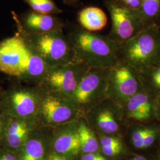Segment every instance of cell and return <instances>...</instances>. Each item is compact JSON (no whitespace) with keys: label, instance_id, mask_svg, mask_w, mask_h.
<instances>
[{"label":"cell","instance_id":"cell-1","mask_svg":"<svg viewBox=\"0 0 160 160\" xmlns=\"http://www.w3.org/2000/svg\"><path fill=\"white\" fill-rule=\"evenodd\" d=\"M49 68L16 33L0 43V71L18 82L39 85Z\"/></svg>","mask_w":160,"mask_h":160},{"label":"cell","instance_id":"cell-2","mask_svg":"<svg viewBox=\"0 0 160 160\" xmlns=\"http://www.w3.org/2000/svg\"><path fill=\"white\" fill-rule=\"evenodd\" d=\"M75 59L90 68H110L119 62V45L108 35L87 31L71 24L66 34Z\"/></svg>","mask_w":160,"mask_h":160},{"label":"cell","instance_id":"cell-3","mask_svg":"<svg viewBox=\"0 0 160 160\" xmlns=\"http://www.w3.org/2000/svg\"><path fill=\"white\" fill-rule=\"evenodd\" d=\"M12 18L17 32L26 45L34 52L49 67H55L76 61L72 47L63 30L46 33H32L19 23L14 12Z\"/></svg>","mask_w":160,"mask_h":160},{"label":"cell","instance_id":"cell-4","mask_svg":"<svg viewBox=\"0 0 160 160\" xmlns=\"http://www.w3.org/2000/svg\"><path fill=\"white\" fill-rule=\"evenodd\" d=\"M119 61L139 71L160 63V24H152L119 46Z\"/></svg>","mask_w":160,"mask_h":160},{"label":"cell","instance_id":"cell-5","mask_svg":"<svg viewBox=\"0 0 160 160\" xmlns=\"http://www.w3.org/2000/svg\"><path fill=\"white\" fill-rule=\"evenodd\" d=\"M40 96V86L23 85L18 82L0 90V108L9 116L36 120Z\"/></svg>","mask_w":160,"mask_h":160},{"label":"cell","instance_id":"cell-6","mask_svg":"<svg viewBox=\"0 0 160 160\" xmlns=\"http://www.w3.org/2000/svg\"><path fill=\"white\" fill-rule=\"evenodd\" d=\"M40 87V105L36 117L39 125L53 128L82 117L70 98Z\"/></svg>","mask_w":160,"mask_h":160},{"label":"cell","instance_id":"cell-7","mask_svg":"<svg viewBox=\"0 0 160 160\" xmlns=\"http://www.w3.org/2000/svg\"><path fill=\"white\" fill-rule=\"evenodd\" d=\"M110 69L90 68L71 96L70 98L82 117L108 98Z\"/></svg>","mask_w":160,"mask_h":160},{"label":"cell","instance_id":"cell-8","mask_svg":"<svg viewBox=\"0 0 160 160\" xmlns=\"http://www.w3.org/2000/svg\"><path fill=\"white\" fill-rule=\"evenodd\" d=\"M143 90L140 72L136 68L120 61L110 68L107 97L114 103L123 108L131 97Z\"/></svg>","mask_w":160,"mask_h":160},{"label":"cell","instance_id":"cell-9","mask_svg":"<svg viewBox=\"0 0 160 160\" xmlns=\"http://www.w3.org/2000/svg\"><path fill=\"white\" fill-rule=\"evenodd\" d=\"M112 20L109 37L119 46L138 34L147 26L139 10H131L118 0H102Z\"/></svg>","mask_w":160,"mask_h":160},{"label":"cell","instance_id":"cell-10","mask_svg":"<svg viewBox=\"0 0 160 160\" xmlns=\"http://www.w3.org/2000/svg\"><path fill=\"white\" fill-rule=\"evenodd\" d=\"M89 69L78 61L50 67L39 86L71 98Z\"/></svg>","mask_w":160,"mask_h":160},{"label":"cell","instance_id":"cell-11","mask_svg":"<svg viewBox=\"0 0 160 160\" xmlns=\"http://www.w3.org/2000/svg\"><path fill=\"white\" fill-rule=\"evenodd\" d=\"M83 118L97 135L120 136L125 123L122 108L108 98L97 104Z\"/></svg>","mask_w":160,"mask_h":160},{"label":"cell","instance_id":"cell-12","mask_svg":"<svg viewBox=\"0 0 160 160\" xmlns=\"http://www.w3.org/2000/svg\"><path fill=\"white\" fill-rule=\"evenodd\" d=\"M53 128L37 126L30 133L19 152L20 160H46L52 152Z\"/></svg>","mask_w":160,"mask_h":160},{"label":"cell","instance_id":"cell-13","mask_svg":"<svg viewBox=\"0 0 160 160\" xmlns=\"http://www.w3.org/2000/svg\"><path fill=\"white\" fill-rule=\"evenodd\" d=\"M52 152L75 160L81 153L78 120L53 128Z\"/></svg>","mask_w":160,"mask_h":160},{"label":"cell","instance_id":"cell-14","mask_svg":"<svg viewBox=\"0 0 160 160\" xmlns=\"http://www.w3.org/2000/svg\"><path fill=\"white\" fill-rule=\"evenodd\" d=\"M38 126L36 119L7 116L1 147L18 154L30 133Z\"/></svg>","mask_w":160,"mask_h":160},{"label":"cell","instance_id":"cell-15","mask_svg":"<svg viewBox=\"0 0 160 160\" xmlns=\"http://www.w3.org/2000/svg\"><path fill=\"white\" fill-rule=\"evenodd\" d=\"M155 98L144 90L133 95L122 108L125 124L127 121L141 124L155 119Z\"/></svg>","mask_w":160,"mask_h":160},{"label":"cell","instance_id":"cell-16","mask_svg":"<svg viewBox=\"0 0 160 160\" xmlns=\"http://www.w3.org/2000/svg\"><path fill=\"white\" fill-rule=\"evenodd\" d=\"M15 15L24 29L32 33L42 34L63 30L65 24L55 15L42 14L32 10Z\"/></svg>","mask_w":160,"mask_h":160},{"label":"cell","instance_id":"cell-17","mask_svg":"<svg viewBox=\"0 0 160 160\" xmlns=\"http://www.w3.org/2000/svg\"><path fill=\"white\" fill-rule=\"evenodd\" d=\"M80 26L89 32L101 30L108 23V17L101 8L96 7H88L81 10L78 14Z\"/></svg>","mask_w":160,"mask_h":160},{"label":"cell","instance_id":"cell-18","mask_svg":"<svg viewBox=\"0 0 160 160\" xmlns=\"http://www.w3.org/2000/svg\"><path fill=\"white\" fill-rule=\"evenodd\" d=\"M78 131L81 154L98 152L100 145L97 135L83 117L78 120Z\"/></svg>","mask_w":160,"mask_h":160},{"label":"cell","instance_id":"cell-19","mask_svg":"<svg viewBox=\"0 0 160 160\" xmlns=\"http://www.w3.org/2000/svg\"><path fill=\"white\" fill-rule=\"evenodd\" d=\"M139 72L143 90L155 98L160 96V63Z\"/></svg>","mask_w":160,"mask_h":160},{"label":"cell","instance_id":"cell-20","mask_svg":"<svg viewBox=\"0 0 160 160\" xmlns=\"http://www.w3.org/2000/svg\"><path fill=\"white\" fill-rule=\"evenodd\" d=\"M139 11L147 26L160 24V0H142Z\"/></svg>","mask_w":160,"mask_h":160},{"label":"cell","instance_id":"cell-21","mask_svg":"<svg viewBox=\"0 0 160 160\" xmlns=\"http://www.w3.org/2000/svg\"><path fill=\"white\" fill-rule=\"evenodd\" d=\"M24 1L30 7L31 10L36 12L55 15L63 12L52 0H24Z\"/></svg>","mask_w":160,"mask_h":160},{"label":"cell","instance_id":"cell-22","mask_svg":"<svg viewBox=\"0 0 160 160\" xmlns=\"http://www.w3.org/2000/svg\"><path fill=\"white\" fill-rule=\"evenodd\" d=\"M152 126L143 124H134L128 128L126 134L129 135L130 141L135 148L139 149L143 138L150 131Z\"/></svg>","mask_w":160,"mask_h":160},{"label":"cell","instance_id":"cell-23","mask_svg":"<svg viewBox=\"0 0 160 160\" xmlns=\"http://www.w3.org/2000/svg\"><path fill=\"white\" fill-rule=\"evenodd\" d=\"M123 149V145L120 144L113 146L100 147L102 154L106 157H113L120 154Z\"/></svg>","mask_w":160,"mask_h":160},{"label":"cell","instance_id":"cell-24","mask_svg":"<svg viewBox=\"0 0 160 160\" xmlns=\"http://www.w3.org/2000/svg\"><path fill=\"white\" fill-rule=\"evenodd\" d=\"M118 1L122 6L125 7L129 9L138 10L141 7L142 1L141 0H118Z\"/></svg>","mask_w":160,"mask_h":160},{"label":"cell","instance_id":"cell-25","mask_svg":"<svg viewBox=\"0 0 160 160\" xmlns=\"http://www.w3.org/2000/svg\"><path fill=\"white\" fill-rule=\"evenodd\" d=\"M0 160H20L17 154L0 147Z\"/></svg>","mask_w":160,"mask_h":160},{"label":"cell","instance_id":"cell-26","mask_svg":"<svg viewBox=\"0 0 160 160\" xmlns=\"http://www.w3.org/2000/svg\"><path fill=\"white\" fill-rule=\"evenodd\" d=\"M81 160H108L102 154L99 152L89 153L81 155Z\"/></svg>","mask_w":160,"mask_h":160},{"label":"cell","instance_id":"cell-27","mask_svg":"<svg viewBox=\"0 0 160 160\" xmlns=\"http://www.w3.org/2000/svg\"><path fill=\"white\" fill-rule=\"evenodd\" d=\"M7 117V116L2 112V111L0 108V147H1L2 137H3L4 128L6 125Z\"/></svg>","mask_w":160,"mask_h":160},{"label":"cell","instance_id":"cell-28","mask_svg":"<svg viewBox=\"0 0 160 160\" xmlns=\"http://www.w3.org/2000/svg\"><path fill=\"white\" fill-rule=\"evenodd\" d=\"M155 118L160 122V96L155 98Z\"/></svg>","mask_w":160,"mask_h":160},{"label":"cell","instance_id":"cell-29","mask_svg":"<svg viewBox=\"0 0 160 160\" xmlns=\"http://www.w3.org/2000/svg\"><path fill=\"white\" fill-rule=\"evenodd\" d=\"M46 160H72L68 157L62 156L60 155H58L55 153L52 152L51 154L49 155Z\"/></svg>","mask_w":160,"mask_h":160},{"label":"cell","instance_id":"cell-30","mask_svg":"<svg viewBox=\"0 0 160 160\" xmlns=\"http://www.w3.org/2000/svg\"><path fill=\"white\" fill-rule=\"evenodd\" d=\"M79 0H63V2L68 6H75L78 3Z\"/></svg>","mask_w":160,"mask_h":160},{"label":"cell","instance_id":"cell-31","mask_svg":"<svg viewBox=\"0 0 160 160\" xmlns=\"http://www.w3.org/2000/svg\"><path fill=\"white\" fill-rule=\"evenodd\" d=\"M133 158L134 160H147V159L145 157H143L142 155H135L133 157Z\"/></svg>","mask_w":160,"mask_h":160},{"label":"cell","instance_id":"cell-32","mask_svg":"<svg viewBox=\"0 0 160 160\" xmlns=\"http://www.w3.org/2000/svg\"><path fill=\"white\" fill-rule=\"evenodd\" d=\"M133 160V157H132V158H131V159H130V160Z\"/></svg>","mask_w":160,"mask_h":160},{"label":"cell","instance_id":"cell-33","mask_svg":"<svg viewBox=\"0 0 160 160\" xmlns=\"http://www.w3.org/2000/svg\"><path fill=\"white\" fill-rule=\"evenodd\" d=\"M141 1H142V0H141Z\"/></svg>","mask_w":160,"mask_h":160}]
</instances>
